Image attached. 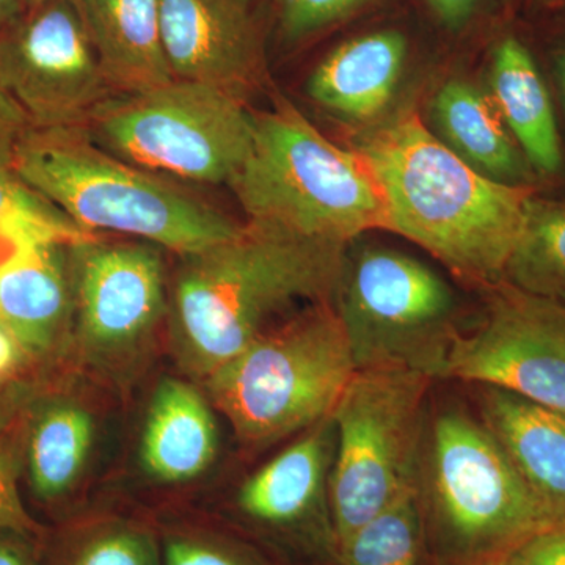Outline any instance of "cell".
I'll list each match as a JSON object with an SVG mask.
<instances>
[{
  "mask_svg": "<svg viewBox=\"0 0 565 565\" xmlns=\"http://www.w3.org/2000/svg\"><path fill=\"white\" fill-rule=\"evenodd\" d=\"M356 152L377 181L385 228L481 288L503 281L539 189L490 180L463 162L415 111L364 134Z\"/></svg>",
  "mask_w": 565,
  "mask_h": 565,
  "instance_id": "1",
  "label": "cell"
},
{
  "mask_svg": "<svg viewBox=\"0 0 565 565\" xmlns=\"http://www.w3.org/2000/svg\"><path fill=\"white\" fill-rule=\"evenodd\" d=\"M348 245L247 223L182 255L173 327L189 370L206 379L297 305L333 302Z\"/></svg>",
  "mask_w": 565,
  "mask_h": 565,
  "instance_id": "2",
  "label": "cell"
},
{
  "mask_svg": "<svg viewBox=\"0 0 565 565\" xmlns=\"http://www.w3.org/2000/svg\"><path fill=\"white\" fill-rule=\"evenodd\" d=\"M11 169L88 234L140 237L182 256L243 228L158 174L115 158L84 126L29 128Z\"/></svg>",
  "mask_w": 565,
  "mask_h": 565,
  "instance_id": "3",
  "label": "cell"
},
{
  "mask_svg": "<svg viewBox=\"0 0 565 565\" xmlns=\"http://www.w3.org/2000/svg\"><path fill=\"white\" fill-rule=\"evenodd\" d=\"M415 489L434 565L503 559L550 531L497 438L457 405L426 415Z\"/></svg>",
  "mask_w": 565,
  "mask_h": 565,
  "instance_id": "4",
  "label": "cell"
},
{
  "mask_svg": "<svg viewBox=\"0 0 565 565\" xmlns=\"http://www.w3.org/2000/svg\"><path fill=\"white\" fill-rule=\"evenodd\" d=\"M230 188L248 223L308 239L348 245L385 228L384 200L362 156L286 102L255 111L250 151Z\"/></svg>",
  "mask_w": 565,
  "mask_h": 565,
  "instance_id": "5",
  "label": "cell"
},
{
  "mask_svg": "<svg viewBox=\"0 0 565 565\" xmlns=\"http://www.w3.org/2000/svg\"><path fill=\"white\" fill-rule=\"evenodd\" d=\"M355 371L343 323L323 302L256 338L206 388L241 440L267 445L330 418Z\"/></svg>",
  "mask_w": 565,
  "mask_h": 565,
  "instance_id": "6",
  "label": "cell"
},
{
  "mask_svg": "<svg viewBox=\"0 0 565 565\" xmlns=\"http://www.w3.org/2000/svg\"><path fill=\"white\" fill-rule=\"evenodd\" d=\"M333 307L356 371L404 370L444 379L459 340V299L434 267L396 248H345Z\"/></svg>",
  "mask_w": 565,
  "mask_h": 565,
  "instance_id": "7",
  "label": "cell"
},
{
  "mask_svg": "<svg viewBox=\"0 0 565 565\" xmlns=\"http://www.w3.org/2000/svg\"><path fill=\"white\" fill-rule=\"evenodd\" d=\"M84 128L104 150L147 172L230 185L250 151L255 111L217 85L173 79L115 93Z\"/></svg>",
  "mask_w": 565,
  "mask_h": 565,
  "instance_id": "8",
  "label": "cell"
},
{
  "mask_svg": "<svg viewBox=\"0 0 565 565\" xmlns=\"http://www.w3.org/2000/svg\"><path fill=\"white\" fill-rule=\"evenodd\" d=\"M434 379L404 370L355 371L332 414L329 511L343 544L415 486Z\"/></svg>",
  "mask_w": 565,
  "mask_h": 565,
  "instance_id": "9",
  "label": "cell"
},
{
  "mask_svg": "<svg viewBox=\"0 0 565 565\" xmlns=\"http://www.w3.org/2000/svg\"><path fill=\"white\" fill-rule=\"evenodd\" d=\"M0 85L32 128L84 126L115 95L79 0H46L0 32Z\"/></svg>",
  "mask_w": 565,
  "mask_h": 565,
  "instance_id": "10",
  "label": "cell"
},
{
  "mask_svg": "<svg viewBox=\"0 0 565 565\" xmlns=\"http://www.w3.org/2000/svg\"><path fill=\"white\" fill-rule=\"evenodd\" d=\"M481 323L462 333L444 379L505 390L565 412V303L500 281Z\"/></svg>",
  "mask_w": 565,
  "mask_h": 565,
  "instance_id": "11",
  "label": "cell"
},
{
  "mask_svg": "<svg viewBox=\"0 0 565 565\" xmlns=\"http://www.w3.org/2000/svg\"><path fill=\"white\" fill-rule=\"evenodd\" d=\"M74 315L85 351L111 356L132 351L166 313V275L152 244L71 245Z\"/></svg>",
  "mask_w": 565,
  "mask_h": 565,
  "instance_id": "12",
  "label": "cell"
},
{
  "mask_svg": "<svg viewBox=\"0 0 565 565\" xmlns=\"http://www.w3.org/2000/svg\"><path fill=\"white\" fill-rule=\"evenodd\" d=\"M333 456L330 416L244 482L236 497L237 514L262 533L300 539L337 561L329 511Z\"/></svg>",
  "mask_w": 565,
  "mask_h": 565,
  "instance_id": "13",
  "label": "cell"
},
{
  "mask_svg": "<svg viewBox=\"0 0 565 565\" xmlns=\"http://www.w3.org/2000/svg\"><path fill=\"white\" fill-rule=\"evenodd\" d=\"M163 51L174 79L241 93L262 73L250 0H159Z\"/></svg>",
  "mask_w": 565,
  "mask_h": 565,
  "instance_id": "14",
  "label": "cell"
},
{
  "mask_svg": "<svg viewBox=\"0 0 565 565\" xmlns=\"http://www.w3.org/2000/svg\"><path fill=\"white\" fill-rule=\"evenodd\" d=\"M478 412L550 530H565V412L493 386H478Z\"/></svg>",
  "mask_w": 565,
  "mask_h": 565,
  "instance_id": "15",
  "label": "cell"
},
{
  "mask_svg": "<svg viewBox=\"0 0 565 565\" xmlns=\"http://www.w3.org/2000/svg\"><path fill=\"white\" fill-rule=\"evenodd\" d=\"M71 245L28 241L0 263V319L31 355L52 351L74 315Z\"/></svg>",
  "mask_w": 565,
  "mask_h": 565,
  "instance_id": "16",
  "label": "cell"
},
{
  "mask_svg": "<svg viewBox=\"0 0 565 565\" xmlns=\"http://www.w3.org/2000/svg\"><path fill=\"white\" fill-rule=\"evenodd\" d=\"M489 95L544 189L565 185V139L552 87L516 35L494 44Z\"/></svg>",
  "mask_w": 565,
  "mask_h": 565,
  "instance_id": "17",
  "label": "cell"
},
{
  "mask_svg": "<svg viewBox=\"0 0 565 565\" xmlns=\"http://www.w3.org/2000/svg\"><path fill=\"white\" fill-rule=\"evenodd\" d=\"M407 52V39L397 31L344 41L308 77V96L343 120H375L396 95Z\"/></svg>",
  "mask_w": 565,
  "mask_h": 565,
  "instance_id": "18",
  "label": "cell"
},
{
  "mask_svg": "<svg viewBox=\"0 0 565 565\" xmlns=\"http://www.w3.org/2000/svg\"><path fill=\"white\" fill-rule=\"evenodd\" d=\"M430 117L435 136L476 172L503 184L545 192L492 98L476 85L462 79L445 82L435 93Z\"/></svg>",
  "mask_w": 565,
  "mask_h": 565,
  "instance_id": "19",
  "label": "cell"
},
{
  "mask_svg": "<svg viewBox=\"0 0 565 565\" xmlns=\"http://www.w3.org/2000/svg\"><path fill=\"white\" fill-rule=\"evenodd\" d=\"M79 6L111 92H147L174 79L163 51L159 0H79Z\"/></svg>",
  "mask_w": 565,
  "mask_h": 565,
  "instance_id": "20",
  "label": "cell"
},
{
  "mask_svg": "<svg viewBox=\"0 0 565 565\" xmlns=\"http://www.w3.org/2000/svg\"><path fill=\"white\" fill-rule=\"evenodd\" d=\"M217 449V424L207 401L185 382L163 381L141 435L145 471L162 484H182L203 475Z\"/></svg>",
  "mask_w": 565,
  "mask_h": 565,
  "instance_id": "21",
  "label": "cell"
},
{
  "mask_svg": "<svg viewBox=\"0 0 565 565\" xmlns=\"http://www.w3.org/2000/svg\"><path fill=\"white\" fill-rule=\"evenodd\" d=\"M92 415L70 401H55L33 419L28 441L29 484L43 504L61 503L73 492L92 451Z\"/></svg>",
  "mask_w": 565,
  "mask_h": 565,
  "instance_id": "22",
  "label": "cell"
},
{
  "mask_svg": "<svg viewBox=\"0 0 565 565\" xmlns=\"http://www.w3.org/2000/svg\"><path fill=\"white\" fill-rule=\"evenodd\" d=\"M503 281L565 303V196L546 195L544 191L531 196Z\"/></svg>",
  "mask_w": 565,
  "mask_h": 565,
  "instance_id": "23",
  "label": "cell"
},
{
  "mask_svg": "<svg viewBox=\"0 0 565 565\" xmlns=\"http://www.w3.org/2000/svg\"><path fill=\"white\" fill-rule=\"evenodd\" d=\"M43 565H162L151 527L109 519L71 527L54 541L44 535Z\"/></svg>",
  "mask_w": 565,
  "mask_h": 565,
  "instance_id": "24",
  "label": "cell"
},
{
  "mask_svg": "<svg viewBox=\"0 0 565 565\" xmlns=\"http://www.w3.org/2000/svg\"><path fill=\"white\" fill-rule=\"evenodd\" d=\"M338 565H434L415 486L345 539Z\"/></svg>",
  "mask_w": 565,
  "mask_h": 565,
  "instance_id": "25",
  "label": "cell"
},
{
  "mask_svg": "<svg viewBox=\"0 0 565 565\" xmlns=\"http://www.w3.org/2000/svg\"><path fill=\"white\" fill-rule=\"evenodd\" d=\"M65 212L33 191L11 167H0V237L11 247L28 241L76 244L93 239Z\"/></svg>",
  "mask_w": 565,
  "mask_h": 565,
  "instance_id": "26",
  "label": "cell"
},
{
  "mask_svg": "<svg viewBox=\"0 0 565 565\" xmlns=\"http://www.w3.org/2000/svg\"><path fill=\"white\" fill-rule=\"evenodd\" d=\"M162 565H269L250 550L200 530H170L159 537Z\"/></svg>",
  "mask_w": 565,
  "mask_h": 565,
  "instance_id": "27",
  "label": "cell"
},
{
  "mask_svg": "<svg viewBox=\"0 0 565 565\" xmlns=\"http://www.w3.org/2000/svg\"><path fill=\"white\" fill-rule=\"evenodd\" d=\"M366 0H281L282 39L297 43L330 28L362 7Z\"/></svg>",
  "mask_w": 565,
  "mask_h": 565,
  "instance_id": "28",
  "label": "cell"
},
{
  "mask_svg": "<svg viewBox=\"0 0 565 565\" xmlns=\"http://www.w3.org/2000/svg\"><path fill=\"white\" fill-rule=\"evenodd\" d=\"M46 533L22 501L20 492V460L9 440L0 437V531Z\"/></svg>",
  "mask_w": 565,
  "mask_h": 565,
  "instance_id": "29",
  "label": "cell"
},
{
  "mask_svg": "<svg viewBox=\"0 0 565 565\" xmlns=\"http://www.w3.org/2000/svg\"><path fill=\"white\" fill-rule=\"evenodd\" d=\"M512 565H565V530L534 535L511 555Z\"/></svg>",
  "mask_w": 565,
  "mask_h": 565,
  "instance_id": "30",
  "label": "cell"
},
{
  "mask_svg": "<svg viewBox=\"0 0 565 565\" xmlns=\"http://www.w3.org/2000/svg\"><path fill=\"white\" fill-rule=\"evenodd\" d=\"M31 122L0 85V167H11L14 151Z\"/></svg>",
  "mask_w": 565,
  "mask_h": 565,
  "instance_id": "31",
  "label": "cell"
},
{
  "mask_svg": "<svg viewBox=\"0 0 565 565\" xmlns=\"http://www.w3.org/2000/svg\"><path fill=\"white\" fill-rule=\"evenodd\" d=\"M44 535L0 531V565H43Z\"/></svg>",
  "mask_w": 565,
  "mask_h": 565,
  "instance_id": "32",
  "label": "cell"
},
{
  "mask_svg": "<svg viewBox=\"0 0 565 565\" xmlns=\"http://www.w3.org/2000/svg\"><path fill=\"white\" fill-rule=\"evenodd\" d=\"M430 11L448 29H460L473 17L479 0H426Z\"/></svg>",
  "mask_w": 565,
  "mask_h": 565,
  "instance_id": "33",
  "label": "cell"
},
{
  "mask_svg": "<svg viewBox=\"0 0 565 565\" xmlns=\"http://www.w3.org/2000/svg\"><path fill=\"white\" fill-rule=\"evenodd\" d=\"M550 87L555 98L557 114L565 122V41L548 52ZM548 77V76H546Z\"/></svg>",
  "mask_w": 565,
  "mask_h": 565,
  "instance_id": "34",
  "label": "cell"
},
{
  "mask_svg": "<svg viewBox=\"0 0 565 565\" xmlns=\"http://www.w3.org/2000/svg\"><path fill=\"white\" fill-rule=\"evenodd\" d=\"M24 349L18 343L7 323L0 319V377L10 374L21 363Z\"/></svg>",
  "mask_w": 565,
  "mask_h": 565,
  "instance_id": "35",
  "label": "cell"
},
{
  "mask_svg": "<svg viewBox=\"0 0 565 565\" xmlns=\"http://www.w3.org/2000/svg\"><path fill=\"white\" fill-rule=\"evenodd\" d=\"M25 11V0H0V32L20 21Z\"/></svg>",
  "mask_w": 565,
  "mask_h": 565,
  "instance_id": "36",
  "label": "cell"
},
{
  "mask_svg": "<svg viewBox=\"0 0 565 565\" xmlns=\"http://www.w3.org/2000/svg\"><path fill=\"white\" fill-rule=\"evenodd\" d=\"M535 6L542 7V9L552 10L553 3L555 0H533Z\"/></svg>",
  "mask_w": 565,
  "mask_h": 565,
  "instance_id": "37",
  "label": "cell"
},
{
  "mask_svg": "<svg viewBox=\"0 0 565 565\" xmlns=\"http://www.w3.org/2000/svg\"><path fill=\"white\" fill-rule=\"evenodd\" d=\"M478 565H512L511 563V556L503 557V559H497V561H489V563H482Z\"/></svg>",
  "mask_w": 565,
  "mask_h": 565,
  "instance_id": "38",
  "label": "cell"
},
{
  "mask_svg": "<svg viewBox=\"0 0 565 565\" xmlns=\"http://www.w3.org/2000/svg\"><path fill=\"white\" fill-rule=\"evenodd\" d=\"M46 2V0H25V10H33L36 7H40L41 3Z\"/></svg>",
  "mask_w": 565,
  "mask_h": 565,
  "instance_id": "39",
  "label": "cell"
},
{
  "mask_svg": "<svg viewBox=\"0 0 565 565\" xmlns=\"http://www.w3.org/2000/svg\"><path fill=\"white\" fill-rule=\"evenodd\" d=\"M552 10H565V0H555Z\"/></svg>",
  "mask_w": 565,
  "mask_h": 565,
  "instance_id": "40",
  "label": "cell"
},
{
  "mask_svg": "<svg viewBox=\"0 0 565 565\" xmlns=\"http://www.w3.org/2000/svg\"><path fill=\"white\" fill-rule=\"evenodd\" d=\"M3 422H6V416H3L2 407H0V426H2Z\"/></svg>",
  "mask_w": 565,
  "mask_h": 565,
  "instance_id": "41",
  "label": "cell"
}]
</instances>
